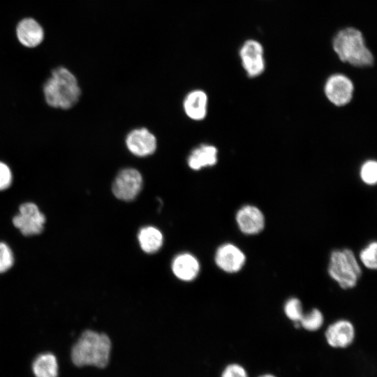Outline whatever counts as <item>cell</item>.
Returning a JSON list of instances; mask_svg holds the SVG:
<instances>
[{"label": "cell", "mask_w": 377, "mask_h": 377, "mask_svg": "<svg viewBox=\"0 0 377 377\" xmlns=\"http://www.w3.org/2000/svg\"><path fill=\"white\" fill-rule=\"evenodd\" d=\"M45 222V216L33 202L21 205L19 213L13 219V225L26 236L40 233Z\"/></svg>", "instance_id": "ba28073f"}, {"label": "cell", "mask_w": 377, "mask_h": 377, "mask_svg": "<svg viewBox=\"0 0 377 377\" xmlns=\"http://www.w3.org/2000/svg\"><path fill=\"white\" fill-rule=\"evenodd\" d=\"M142 184V175L138 170L132 168H124L115 177L112 191L117 198L131 201L139 194Z\"/></svg>", "instance_id": "8992f818"}, {"label": "cell", "mask_w": 377, "mask_h": 377, "mask_svg": "<svg viewBox=\"0 0 377 377\" xmlns=\"http://www.w3.org/2000/svg\"><path fill=\"white\" fill-rule=\"evenodd\" d=\"M46 103L51 107L67 110L78 101L81 91L75 76L66 68H54L43 85Z\"/></svg>", "instance_id": "3957f363"}, {"label": "cell", "mask_w": 377, "mask_h": 377, "mask_svg": "<svg viewBox=\"0 0 377 377\" xmlns=\"http://www.w3.org/2000/svg\"><path fill=\"white\" fill-rule=\"evenodd\" d=\"M283 311L286 316L293 323H299V321L304 313L302 302L297 297L289 298L285 302Z\"/></svg>", "instance_id": "ffe728a7"}, {"label": "cell", "mask_w": 377, "mask_h": 377, "mask_svg": "<svg viewBox=\"0 0 377 377\" xmlns=\"http://www.w3.org/2000/svg\"><path fill=\"white\" fill-rule=\"evenodd\" d=\"M360 176L367 185H375L377 182V163L374 160L365 161L361 166Z\"/></svg>", "instance_id": "7402d4cb"}, {"label": "cell", "mask_w": 377, "mask_h": 377, "mask_svg": "<svg viewBox=\"0 0 377 377\" xmlns=\"http://www.w3.org/2000/svg\"><path fill=\"white\" fill-rule=\"evenodd\" d=\"M325 95L336 106H343L350 102L354 93L352 80L343 73H334L327 77L324 85Z\"/></svg>", "instance_id": "52a82bcc"}, {"label": "cell", "mask_w": 377, "mask_h": 377, "mask_svg": "<svg viewBox=\"0 0 377 377\" xmlns=\"http://www.w3.org/2000/svg\"><path fill=\"white\" fill-rule=\"evenodd\" d=\"M16 36L22 45L32 48L42 43L44 31L36 20L26 17L18 22L16 27Z\"/></svg>", "instance_id": "4fadbf2b"}, {"label": "cell", "mask_w": 377, "mask_h": 377, "mask_svg": "<svg viewBox=\"0 0 377 377\" xmlns=\"http://www.w3.org/2000/svg\"><path fill=\"white\" fill-rule=\"evenodd\" d=\"M14 257L10 247L3 242H0V273L8 270L13 265Z\"/></svg>", "instance_id": "cb8c5ba5"}, {"label": "cell", "mask_w": 377, "mask_h": 377, "mask_svg": "<svg viewBox=\"0 0 377 377\" xmlns=\"http://www.w3.org/2000/svg\"><path fill=\"white\" fill-rule=\"evenodd\" d=\"M329 276L342 289L354 288L362 275V269L353 251L349 249L333 250L327 267Z\"/></svg>", "instance_id": "277c9868"}, {"label": "cell", "mask_w": 377, "mask_h": 377, "mask_svg": "<svg viewBox=\"0 0 377 377\" xmlns=\"http://www.w3.org/2000/svg\"><path fill=\"white\" fill-rule=\"evenodd\" d=\"M376 248V242L373 241L360 252V260L367 269H376L377 267Z\"/></svg>", "instance_id": "44dd1931"}, {"label": "cell", "mask_w": 377, "mask_h": 377, "mask_svg": "<svg viewBox=\"0 0 377 377\" xmlns=\"http://www.w3.org/2000/svg\"><path fill=\"white\" fill-rule=\"evenodd\" d=\"M220 377H250V374L244 364L234 362L225 366Z\"/></svg>", "instance_id": "603a6c76"}, {"label": "cell", "mask_w": 377, "mask_h": 377, "mask_svg": "<svg viewBox=\"0 0 377 377\" xmlns=\"http://www.w3.org/2000/svg\"><path fill=\"white\" fill-rule=\"evenodd\" d=\"M12 172L9 167L0 161V191L8 188L12 182Z\"/></svg>", "instance_id": "d4e9b609"}, {"label": "cell", "mask_w": 377, "mask_h": 377, "mask_svg": "<svg viewBox=\"0 0 377 377\" xmlns=\"http://www.w3.org/2000/svg\"><path fill=\"white\" fill-rule=\"evenodd\" d=\"M235 220L240 231L247 235L259 234L265 226V218L263 212L251 205H246L239 209Z\"/></svg>", "instance_id": "7c38bea8"}, {"label": "cell", "mask_w": 377, "mask_h": 377, "mask_svg": "<svg viewBox=\"0 0 377 377\" xmlns=\"http://www.w3.org/2000/svg\"><path fill=\"white\" fill-rule=\"evenodd\" d=\"M265 51L258 40H246L239 50L242 66L249 77H256L265 70Z\"/></svg>", "instance_id": "5b68a950"}, {"label": "cell", "mask_w": 377, "mask_h": 377, "mask_svg": "<svg viewBox=\"0 0 377 377\" xmlns=\"http://www.w3.org/2000/svg\"><path fill=\"white\" fill-rule=\"evenodd\" d=\"M112 343L104 333L84 331L73 346L71 359L77 367H105L110 361Z\"/></svg>", "instance_id": "7a4b0ae2"}, {"label": "cell", "mask_w": 377, "mask_h": 377, "mask_svg": "<svg viewBox=\"0 0 377 377\" xmlns=\"http://www.w3.org/2000/svg\"><path fill=\"white\" fill-rule=\"evenodd\" d=\"M256 377H279V376L274 373H272L270 371H265V372L259 374Z\"/></svg>", "instance_id": "484cf974"}, {"label": "cell", "mask_w": 377, "mask_h": 377, "mask_svg": "<svg viewBox=\"0 0 377 377\" xmlns=\"http://www.w3.org/2000/svg\"><path fill=\"white\" fill-rule=\"evenodd\" d=\"M141 249L146 253L157 251L163 244V235L161 231L153 226L142 228L138 235Z\"/></svg>", "instance_id": "e0dca14e"}, {"label": "cell", "mask_w": 377, "mask_h": 377, "mask_svg": "<svg viewBox=\"0 0 377 377\" xmlns=\"http://www.w3.org/2000/svg\"><path fill=\"white\" fill-rule=\"evenodd\" d=\"M332 48L338 58L355 67L373 65L374 57L362 32L353 27L339 30L332 38Z\"/></svg>", "instance_id": "6da1fadb"}, {"label": "cell", "mask_w": 377, "mask_h": 377, "mask_svg": "<svg viewBox=\"0 0 377 377\" xmlns=\"http://www.w3.org/2000/svg\"><path fill=\"white\" fill-rule=\"evenodd\" d=\"M183 107L189 118L195 121L202 120L207 114V96L202 90H193L185 97Z\"/></svg>", "instance_id": "5bb4252c"}, {"label": "cell", "mask_w": 377, "mask_h": 377, "mask_svg": "<svg viewBox=\"0 0 377 377\" xmlns=\"http://www.w3.org/2000/svg\"><path fill=\"white\" fill-rule=\"evenodd\" d=\"M324 323L323 313L318 309L313 308L309 312L303 313L299 321L300 328L313 332L319 330Z\"/></svg>", "instance_id": "d6986e66"}, {"label": "cell", "mask_w": 377, "mask_h": 377, "mask_svg": "<svg viewBox=\"0 0 377 377\" xmlns=\"http://www.w3.org/2000/svg\"><path fill=\"white\" fill-rule=\"evenodd\" d=\"M36 377H57L58 363L52 353H44L38 356L32 365Z\"/></svg>", "instance_id": "ac0fdd59"}, {"label": "cell", "mask_w": 377, "mask_h": 377, "mask_svg": "<svg viewBox=\"0 0 377 377\" xmlns=\"http://www.w3.org/2000/svg\"><path fill=\"white\" fill-rule=\"evenodd\" d=\"M356 332L354 325L348 320L339 319L330 324L324 332L325 340L333 349L349 348L355 341Z\"/></svg>", "instance_id": "9c48e42d"}, {"label": "cell", "mask_w": 377, "mask_h": 377, "mask_svg": "<svg viewBox=\"0 0 377 377\" xmlns=\"http://www.w3.org/2000/svg\"><path fill=\"white\" fill-rule=\"evenodd\" d=\"M217 149L211 145L203 144L193 149L189 154L187 163L193 170L214 165L217 162Z\"/></svg>", "instance_id": "2e32d148"}, {"label": "cell", "mask_w": 377, "mask_h": 377, "mask_svg": "<svg viewBox=\"0 0 377 377\" xmlns=\"http://www.w3.org/2000/svg\"><path fill=\"white\" fill-rule=\"evenodd\" d=\"M174 274L183 281L194 279L200 269L198 260L190 253H184L177 256L172 263Z\"/></svg>", "instance_id": "9a60e30c"}, {"label": "cell", "mask_w": 377, "mask_h": 377, "mask_svg": "<svg viewBox=\"0 0 377 377\" xmlns=\"http://www.w3.org/2000/svg\"><path fill=\"white\" fill-rule=\"evenodd\" d=\"M246 255L236 245L226 243L221 245L215 253V263L223 271L227 273H237L240 271L245 263Z\"/></svg>", "instance_id": "8fae6325"}, {"label": "cell", "mask_w": 377, "mask_h": 377, "mask_svg": "<svg viewBox=\"0 0 377 377\" xmlns=\"http://www.w3.org/2000/svg\"><path fill=\"white\" fill-rule=\"evenodd\" d=\"M129 151L135 156L145 157L154 153L157 147L155 135L146 128L132 130L126 138Z\"/></svg>", "instance_id": "30bf717a"}]
</instances>
